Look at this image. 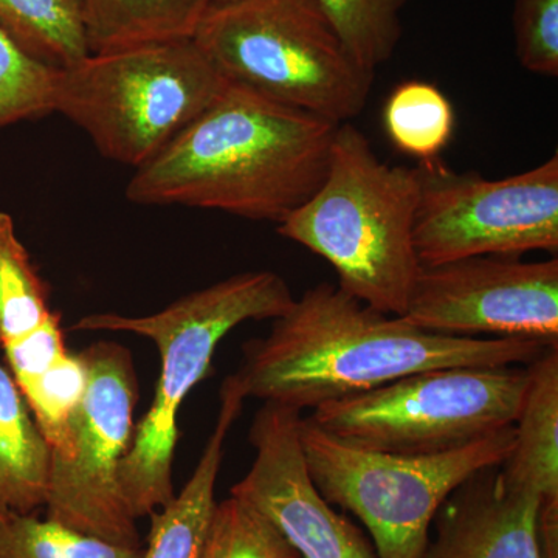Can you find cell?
<instances>
[{"label":"cell","mask_w":558,"mask_h":558,"mask_svg":"<svg viewBox=\"0 0 558 558\" xmlns=\"http://www.w3.org/2000/svg\"><path fill=\"white\" fill-rule=\"evenodd\" d=\"M517 58L529 72L558 75V0H515L512 14Z\"/></svg>","instance_id":"obj_26"},{"label":"cell","mask_w":558,"mask_h":558,"mask_svg":"<svg viewBox=\"0 0 558 558\" xmlns=\"http://www.w3.org/2000/svg\"><path fill=\"white\" fill-rule=\"evenodd\" d=\"M527 366L421 371L362 395L323 403L307 418L359 449L438 454L512 427Z\"/></svg>","instance_id":"obj_8"},{"label":"cell","mask_w":558,"mask_h":558,"mask_svg":"<svg viewBox=\"0 0 558 558\" xmlns=\"http://www.w3.org/2000/svg\"><path fill=\"white\" fill-rule=\"evenodd\" d=\"M337 128L226 81L193 123L135 170L128 201L219 209L278 226L325 180Z\"/></svg>","instance_id":"obj_2"},{"label":"cell","mask_w":558,"mask_h":558,"mask_svg":"<svg viewBox=\"0 0 558 558\" xmlns=\"http://www.w3.org/2000/svg\"><path fill=\"white\" fill-rule=\"evenodd\" d=\"M50 453L69 446V422L86 389V368L78 354L65 355L49 369L17 385Z\"/></svg>","instance_id":"obj_25"},{"label":"cell","mask_w":558,"mask_h":558,"mask_svg":"<svg viewBox=\"0 0 558 558\" xmlns=\"http://www.w3.org/2000/svg\"><path fill=\"white\" fill-rule=\"evenodd\" d=\"M546 349L532 340L429 332L323 282L275 318L269 336L244 344L240 368L223 384L244 400L301 413L421 371L527 366Z\"/></svg>","instance_id":"obj_1"},{"label":"cell","mask_w":558,"mask_h":558,"mask_svg":"<svg viewBox=\"0 0 558 558\" xmlns=\"http://www.w3.org/2000/svg\"><path fill=\"white\" fill-rule=\"evenodd\" d=\"M300 418V411L264 402L248 432L255 461L230 495L267 517L301 558H377L363 532L312 483Z\"/></svg>","instance_id":"obj_12"},{"label":"cell","mask_w":558,"mask_h":558,"mask_svg":"<svg viewBox=\"0 0 558 558\" xmlns=\"http://www.w3.org/2000/svg\"><path fill=\"white\" fill-rule=\"evenodd\" d=\"M284 278L270 270L245 271L196 290L143 317L90 314L72 330L131 332L153 341L160 354L156 395L134 429L121 462L120 483L135 519L149 517L174 499L172 462L179 442L178 416L191 389L207 377L227 333L248 319H275L292 306Z\"/></svg>","instance_id":"obj_4"},{"label":"cell","mask_w":558,"mask_h":558,"mask_svg":"<svg viewBox=\"0 0 558 558\" xmlns=\"http://www.w3.org/2000/svg\"><path fill=\"white\" fill-rule=\"evenodd\" d=\"M60 73L0 28V130L54 112Z\"/></svg>","instance_id":"obj_23"},{"label":"cell","mask_w":558,"mask_h":558,"mask_svg":"<svg viewBox=\"0 0 558 558\" xmlns=\"http://www.w3.org/2000/svg\"><path fill=\"white\" fill-rule=\"evenodd\" d=\"M539 499L509 486L501 470H481L450 495L435 517L422 558H545Z\"/></svg>","instance_id":"obj_13"},{"label":"cell","mask_w":558,"mask_h":558,"mask_svg":"<svg viewBox=\"0 0 558 558\" xmlns=\"http://www.w3.org/2000/svg\"><path fill=\"white\" fill-rule=\"evenodd\" d=\"M211 0H80L90 53L193 38Z\"/></svg>","instance_id":"obj_17"},{"label":"cell","mask_w":558,"mask_h":558,"mask_svg":"<svg viewBox=\"0 0 558 558\" xmlns=\"http://www.w3.org/2000/svg\"><path fill=\"white\" fill-rule=\"evenodd\" d=\"M227 80L193 38L89 53L61 69L54 112L106 159L142 168L193 123Z\"/></svg>","instance_id":"obj_6"},{"label":"cell","mask_w":558,"mask_h":558,"mask_svg":"<svg viewBox=\"0 0 558 558\" xmlns=\"http://www.w3.org/2000/svg\"><path fill=\"white\" fill-rule=\"evenodd\" d=\"M409 0H315L360 64L376 72L391 60L402 38Z\"/></svg>","instance_id":"obj_21"},{"label":"cell","mask_w":558,"mask_h":558,"mask_svg":"<svg viewBox=\"0 0 558 558\" xmlns=\"http://www.w3.org/2000/svg\"><path fill=\"white\" fill-rule=\"evenodd\" d=\"M50 449L10 371L0 366V512L46 506Z\"/></svg>","instance_id":"obj_16"},{"label":"cell","mask_w":558,"mask_h":558,"mask_svg":"<svg viewBox=\"0 0 558 558\" xmlns=\"http://www.w3.org/2000/svg\"><path fill=\"white\" fill-rule=\"evenodd\" d=\"M384 121L392 145L425 163L438 159L453 137L454 110L438 87L407 81L389 95Z\"/></svg>","instance_id":"obj_19"},{"label":"cell","mask_w":558,"mask_h":558,"mask_svg":"<svg viewBox=\"0 0 558 558\" xmlns=\"http://www.w3.org/2000/svg\"><path fill=\"white\" fill-rule=\"evenodd\" d=\"M402 317L444 336L558 347V259L472 256L422 266Z\"/></svg>","instance_id":"obj_11"},{"label":"cell","mask_w":558,"mask_h":558,"mask_svg":"<svg viewBox=\"0 0 558 558\" xmlns=\"http://www.w3.org/2000/svg\"><path fill=\"white\" fill-rule=\"evenodd\" d=\"M414 248L422 266L472 256L558 250V156L501 180L457 172L438 160L417 167Z\"/></svg>","instance_id":"obj_10"},{"label":"cell","mask_w":558,"mask_h":558,"mask_svg":"<svg viewBox=\"0 0 558 558\" xmlns=\"http://www.w3.org/2000/svg\"><path fill=\"white\" fill-rule=\"evenodd\" d=\"M201 558H301L267 517L230 495L216 502Z\"/></svg>","instance_id":"obj_24"},{"label":"cell","mask_w":558,"mask_h":558,"mask_svg":"<svg viewBox=\"0 0 558 558\" xmlns=\"http://www.w3.org/2000/svg\"><path fill=\"white\" fill-rule=\"evenodd\" d=\"M0 28L53 68H70L90 53L80 0H0Z\"/></svg>","instance_id":"obj_18"},{"label":"cell","mask_w":558,"mask_h":558,"mask_svg":"<svg viewBox=\"0 0 558 558\" xmlns=\"http://www.w3.org/2000/svg\"><path fill=\"white\" fill-rule=\"evenodd\" d=\"M86 389L69 422V446L50 453L46 519L126 548H142L120 483L134 438L138 380L130 349L95 341L78 352Z\"/></svg>","instance_id":"obj_9"},{"label":"cell","mask_w":558,"mask_h":558,"mask_svg":"<svg viewBox=\"0 0 558 558\" xmlns=\"http://www.w3.org/2000/svg\"><path fill=\"white\" fill-rule=\"evenodd\" d=\"M49 295V286L33 266L13 219L0 209V348L50 317Z\"/></svg>","instance_id":"obj_20"},{"label":"cell","mask_w":558,"mask_h":558,"mask_svg":"<svg viewBox=\"0 0 558 558\" xmlns=\"http://www.w3.org/2000/svg\"><path fill=\"white\" fill-rule=\"evenodd\" d=\"M300 440L315 488L365 524L377 558H422L444 502L481 470L508 459L515 429L446 453L410 457L349 446L301 417Z\"/></svg>","instance_id":"obj_7"},{"label":"cell","mask_w":558,"mask_h":558,"mask_svg":"<svg viewBox=\"0 0 558 558\" xmlns=\"http://www.w3.org/2000/svg\"><path fill=\"white\" fill-rule=\"evenodd\" d=\"M142 548L112 545L36 513L0 512V558H142Z\"/></svg>","instance_id":"obj_22"},{"label":"cell","mask_w":558,"mask_h":558,"mask_svg":"<svg viewBox=\"0 0 558 558\" xmlns=\"http://www.w3.org/2000/svg\"><path fill=\"white\" fill-rule=\"evenodd\" d=\"M234 2V0H211V3H229Z\"/></svg>","instance_id":"obj_27"},{"label":"cell","mask_w":558,"mask_h":558,"mask_svg":"<svg viewBox=\"0 0 558 558\" xmlns=\"http://www.w3.org/2000/svg\"><path fill=\"white\" fill-rule=\"evenodd\" d=\"M417 204V168L385 163L362 131L341 123L325 180L277 231L328 260L349 295L402 317L422 267Z\"/></svg>","instance_id":"obj_3"},{"label":"cell","mask_w":558,"mask_h":558,"mask_svg":"<svg viewBox=\"0 0 558 558\" xmlns=\"http://www.w3.org/2000/svg\"><path fill=\"white\" fill-rule=\"evenodd\" d=\"M193 40L223 80L337 124L362 113L376 76L315 0L211 3Z\"/></svg>","instance_id":"obj_5"},{"label":"cell","mask_w":558,"mask_h":558,"mask_svg":"<svg viewBox=\"0 0 558 558\" xmlns=\"http://www.w3.org/2000/svg\"><path fill=\"white\" fill-rule=\"evenodd\" d=\"M244 399L222 384L216 427L185 486L170 505L150 513V529L142 558H201L209 520L215 510L216 483L222 464L223 444L240 416Z\"/></svg>","instance_id":"obj_15"},{"label":"cell","mask_w":558,"mask_h":558,"mask_svg":"<svg viewBox=\"0 0 558 558\" xmlns=\"http://www.w3.org/2000/svg\"><path fill=\"white\" fill-rule=\"evenodd\" d=\"M527 387L513 429L512 451L499 465L509 486L558 509V347L527 365Z\"/></svg>","instance_id":"obj_14"}]
</instances>
